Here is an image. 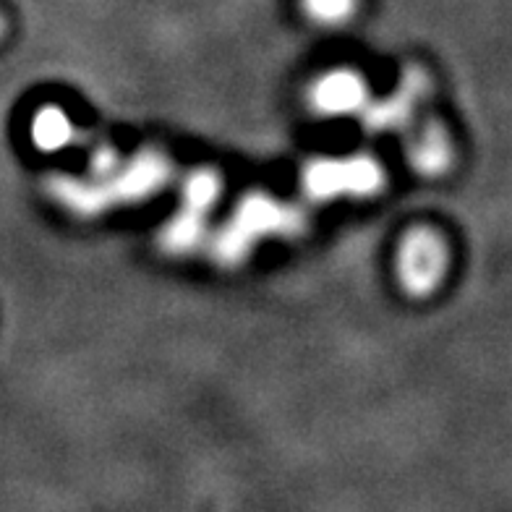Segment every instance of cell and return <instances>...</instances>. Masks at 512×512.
<instances>
[{
	"mask_svg": "<svg viewBox=\"0 0 512 512\" xmlns=\"http://www.w3.org/2000/svg\"><path fill=\"white\" fill-rule=\"evenodd\" d=\"M447 272V246L434 230L408 233L398 254V275L411 296H429Z\"/></svg>",
	"mask_w": 512,
	"mask_h": 512,
	"instance_id": "1",
	"label": "cell"
},
{
	"mask_svg": "<svg viewBox=\"0 0 512 512\" xmlns=\"http://www.w3.org/2000/svg\"><path fill=\"white\" fill-rule=\"evenodd\" d=\"M309 189L317 196L332 194H369L379 186V170L369 160L319 162L309 170Z\"/></svg>",
	"mask_w": 512,
	"mask_h": 512,
	"instance_id": "2",
	"label": "cell"
},
{
	"mask_svg": "<svg viewBox=\"0 0 512 512\" xmlns=\"http://www.w3.org/2000/svg\"><path fill=\"white\" fill-rule=\"evenodd\" d=\"M429 92H432L429 76L421 68H413V71L405 74L403 84L390 100L377 102V105H371L366 110V126H371L374 131H384V128H400L405 123H411L418 105L429 97Z\"/></svg>",
	"mask_w": 512,
	"mask_h": 512,
	"instance_id": "3",
	"label": "cell"
},
{
	"mask_svg": "<svg viewBox=\"0 0 512 512\" xmlns=\"http://www.w3.org/2000/svg\"><path fill=\"white\" fill-rule=\"evenodd\" d=\"M405 155L418 173H426V176L445 173L452 165L450 134L437 121L424 123L413 131L408 144H405Z\"/></svg>",
	"mask_w": 512,
	"mask_h": 512,
	"instance_id": "4",
	"label": "cell"
},
{
	"mask_svg": "<svg viewBox=\"0 0 512 512\" xmlns=\"http://www.w3.org/2000/svg\"><path fill=\"white\" fill-rule=\"evenodd\" d=\"M317 110L327 115H345L353 113L364 105V84L361 79L348 71H335V74H327L317 87H314V95H311Z\"/></svg>",
	"mask_w": 512,
	"mask_h": 512,
	"instance_id": "5",
	"label": "cell"
},
{
	"mask_svg": "<svg viewBox=\"0 0 512 512\" xmlns=\"http://www.w3.org/2000/svg\"><path fill=\"white\" fill-rule=\"evenodd\" d=\"M34 142L40 144L42 149H58L68 142L71 136V123L61 110H42L37 115V121L32 126Z\"/></svg>",
	"mask_w": 512,
	"mask_h": 512,
	"instance_id": "6",
	"label": "cell"
},
{
	"mask_svg": "<svg viewBox=\"0 0 512 512\" xmlns=\"http://www.w3.org/2000/svg\"><path fill=\"white\" fill-rule=\"evenodd\" d=\"M306 14L322 24H340L351 19L356 11V0H304Z\"/></svg>",
	"mask_w": 512,
	"mask_h": 512,
	"instance_id": "7",
	"label": "cell"
},
{
	"mask_svg": "<svg viewBox=\"0 0 512 512\" xmlns=\"http://www.w3.org/2000/svg\"><path fill=\"white\" fill-rule=\"evenodd\" d=\"M189 202L194 204V207H209L212 204V199H215L217 194V181L215 176H209V173H202V176H194L189 183Z\"/></svg>",
	"mask_w": 512,
	"mask_h": 512,
	"instance_id": "8",
	"label": "cell"
},
{
	"mask_svg": "<svg viewBox=\"0 0 512 512\" xmlns=\"http://www.w3.org/2000/svg\"><path fill=\"white\" fill-rule=\"evenodd\" d=\"M3 27H6V24H3V16H0V37H3Z\"/></svg>",
	"mask_w": 512,
	"mask_h": 512,
	"instance_id": "9",
	"label": "cell"
}]
</instances>
